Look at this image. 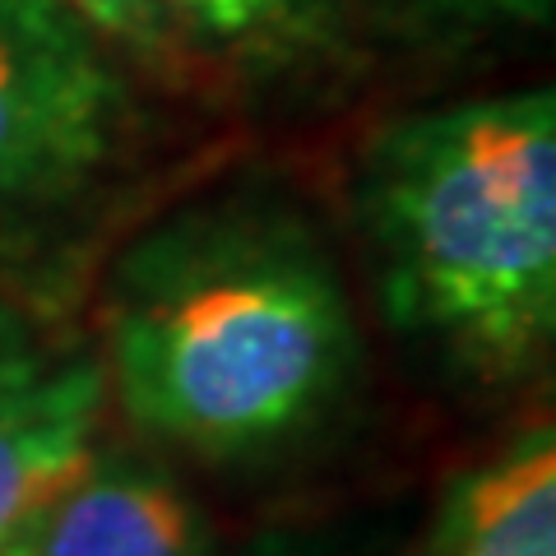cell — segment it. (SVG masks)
<instances>
[{"instance_id": "6da1fadb", "label": "cell", "mask_w": 556, "mask_h": 556, "mask_svg": "<svg viewBox=\"0 0 556 556\" xmlns=\"http://www.w3.org/2000/svg\"><path fill=\"white\" fill-rule=\"evenodd\" d=\"M108 404L208 464L302 445L353 390L362 339L334 251L274 195L181 208L121 255L102 302Z\"/></svg>"}, {"instance_id": "7a4b0ae2", "label": "cell", "mask_w": 556, "mask_h": 556, "mask_svg": "<svg viewBox=\"0 0 556 556\" xmlns=\"http://www.w3.org/2000/svg\"><path fill=\"white\" fill-rule=\"evenodd\" d=\"M376 302L464 380L515 386L556 339V93L404 112L357 149Z\"/></svg>"}, {"instance_id": "3957f363", "label": "cell", "mask_w": 556, "mask_h": 556, "mask_svg": "<svg viewBox=\"0 0 556 556\" xmlns=\"http://www.w3.org/2000/svg\"><path fill=\"white\" fill-rule=\"evenodd\" d=\"M130 135L121 61L56 0H0V247L75 208Z\"/></svg>"}, {"instance_id": "277c9868", "label": "cell", "mask_w": 556, "mask_h": 556, "mask_svg": "<svg viewBox=\"0 0 556 556\" xmlns=\"http://www.w3.org/2000/svg\"><path fill=\"white\" fill-rule=\"evenodd\" d=\"M98 348L0 311V538L20 533L98 455Z\"/></svg>"}, {"instance_id": "5b68a950", "label": "cell", "mask_w": 556, "mask_h": 556, "mask_svg": "<svg viewBox=\"0 0 556 556\" xmlns=\"http://www.w3.org/2000/svg\"><path fill=\"white\" fill-rule=\"evenodd\" d=\"M20 533L28 556H208L195 496L144 455H93Z\"/></svg>"}, {"instance_id": "8992f818", "label": "cell", "mask_w": 556, "mask_h": 556, "mask_svg": "<svg viewBox=\"0 0 556 556\" xmlns=\"http://www.w3.org/2000/svg\"><path fill=\"white\" fill-rule=\"evenodd\" d=\"M413 556H556V431L533 422L445 482Z\"/></svg>"}, {"instance_id": "52a82bcc", "label": "cell", "mask_w": 556, "mask_h": 556, "mask_svg": "<svg viewBox=\"0 0 556 556\" xmlns=\"http://www.w3.org/2000/svg\"><path fill=\"white\" fill-rule=\"evenodd\" d=\"M181 42L237 61H283L320 38L329 0H163Z\"/></svg>"}, {"instance_id": "ba28073f", "label": "cell", "mask_w": 556, "mask_h": 556, "mask_svg": "<svg viewBox=\"0 0 556 556\" xmlns=\"http://www.w3.org/2000/svg\"><path fill=\"white\" fill-rule=\"evenodd\" d=\"M56 5L89 28L116 61L135 56L149 65H167L181 47V33L163 0H56Z\"/></svg>"}, {"instance_id": "9c48e42d", "label": "cell", "mask_w": 556, "mask_h": 556, "mask_svg": "<svg viewBox=\"0 0 556 556\" xmlns=\"http://www.w3.org/2000/svg\"><path fill=\"white\" fill-rule=\"evenodd\" d=\"M427 10L455 28H543L556 0H427Z\"/></svg>"}, {"instance_id": "30bf717a", "label": "cell", "mask_w": 556, "mask_h": 556, "mask_svg": "<svg viewBox=\"0 0 556 556\" xmlns=\"http://www.w3.org/2000/svg\"><path fill=\"white\" fill-rule=\"evenodd\" d=\"M0 556H28L24 533H10V538H0Z\"/></svg>"}]
</instances>
